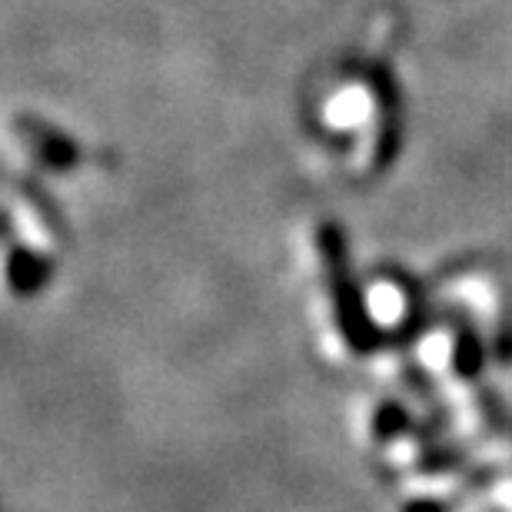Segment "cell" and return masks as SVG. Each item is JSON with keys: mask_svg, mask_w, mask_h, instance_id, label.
<instances>
[{"mask_svg": "<svg viewBox=\"0 0 512 512\" xmlns=\"http://www.w3.org/2000/svg\"><path fill=\"white\" fill-rule=\"evenodd\" d=\"M399 429H403V413L393 406H383L380 413H376V436L389 439L393 433H399Z\"/></svg>", "mask_w": 512, "mask_h": 512, "instance_id": "cell-1", "label": "cell"}, {"mask_svg": "<svg viewBox=\"0 0 512 512\" xmlns=\"http://www.w3.org/2000/svg\"><path fill=\"white\" fill-rule=\"evenodd\" d=\"M406 512H439V509L433 503H416V506H409Z\"/></svg>", "mask_w": 512, "mask_h": 512, "instance_id": "cell-2", "label": "cell"}]
</instances>
